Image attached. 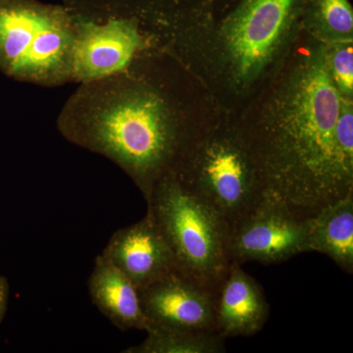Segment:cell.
I'll use <instances>...</instances> for the list:
<instances>
[{
  "mask_svg": "<svg viewBox=\"0 0 353 353\" xmlns=\"http://www.w3.org/2000/svg\"><path fill=\"white\" fill-rule=\"evenodd\" d=\"M234 117L263 201L308 219L353 192V99L332 80L326 44L303 32L277 75Z\"/></svg>",
  "mask_w": 353,
  "mask_h": 353,
  "instance_id": "cell-1",
  "label": "cell"
},
{
  "mask_svg": "<svg viewBox=\"0 0 353 353\" xmlns=\"http://www.w3.org/2000/svg\"><path fill=\"white\" fill-rule=\"evenodd\" d=\"M224 112L192 72L166 55L82 83L57 126L74 145L119 166L148 201Z\"/></svg>",
  "mask_w": 353,
  "mask_h": 353,
  "instance_id": "cell-2",
  "label": "cell"
},
{
  "mask_svg": "<svg viewBox=\"0 0 353 353\" xmlns=\"http://www.w3.org/2000/svg\"><path fill=\"white\" fill-rule=\"evenodd\" d=\"M307 0H185L167 9L169 54L236 115L270 83L303 32Z\"/></svg>",
  "mask_w": 353,
  "mask_h": 353,
  "instance_id": "cell-3",
  "label": "cell"
},
{
  "mask_svg": "<svg viewBox=\"0 0 353 353\" xmlns=\"http://www.w3.org/2000/svg\"><path fill=\"white\" fill-rule=\"evenodd\" d=\"M174 174L222 216L230 233L263 202L256 168L230 113L196 139Z\"/></svg>",
  "mask_w": 353,
  "mask_h": 353,
  "instance_id": "cell-4",
  "label": "cell"
},
{
  "mask_svg": "<svg viewBox=\"0 0 353 353\" xmlns=\"http://www.w3.org/2000/svg\"><path fill=\"white\" fill-rule=\"evenodd\" d=\"M146 203L180 269L217 290L232 262L226 221L174 173L155 183Z\"/></svg>",
  "mask_w": 353,
  "mask_h": 353,
  "instance_id": "cell-5",
  "label": "cell"
},
{
  "mask_svg": "<svg viewBox=\"0 0 353 353\" xmlns=\"http://www.w3.org/2000/svg\"><path fill=\"white\" fill-rule=\"evenodd\" d=\"M75 19L58 9L0 0V71L43 85L72 81Z\"/></svg>",
  "mask_w": 353,
  "mask_h": 353,
  "instance_id": "cell-6",
  "label": "cell"
},
{
  "mask_svg": "<svg viewBox=\"0 0 353 353\" xmlns=\"http://www.w3.org/2000/svg\"><path fill=\"white\" fill-rule=\"evenodd\" d=\"M72 81L82 83L126 71L143 60L168 55L150 15L105 23L75 19Z\"/></svg>",
  "mask_w": 353,
  "mask_h": 353,
  "instance_id": "cell-7",
  "label": "cell"
},
{
  "mask_svg": "<svg viewBox=\"0 0 353 353\" xmlns=\"http://www.w3.org/2000/svg\"><path fill=\"white\" fill-rule=\"evenodd\" d=\"M232 261L276 264L308 252V219L263 201L230 233Z\"/></svg>",
  "mask_w": 353,
  "mask_h": 353,
  "instance_id": "cell-8",
  "label": "cell"
},
{
  "mask_svg": "<svg viewBox=\"0 0 353 353\" xmlns=\"http://www.w3.org/2000/svg\"><path fill=\"white\" fill-rule=\"evenodd\" d=\"M216 292L217 290L180 268L139 290L141 308L150 328L217 332Z\"/></svg>",
  "mask_w": 353,
  "mask_h": 353,
  "instance_id": "cell-9",
  "label": "cell"
},
{
  "mask_svg": "<svg viewBox=\"0 0 353 353\" xmlns=\"http://www.w3.org/2000/svg\"><path fill=\"white\" fill-rule=\"evenodd\" d=\"M101 255L138 290L180 268L170 246L148 213L139 222L116 231Z\"/></svg>",
  "mask_w": 353,
  "mask_h": 353,
  "instance_id": "cell-10",
  "label": "cell"
},
{
  "mask_svg": "<svg viewBox=\"0 0 353 353\" xmlns=\"http://www.w3.org/2000/svg\"><path fill=\"white\" fill-rule=\"evenodd\" d=\"M270 314L261 285L232 261L220 283L215 301V329L224 339L259 333Z\"/></svg>",
  "mask_w": 353,
  "mask_h": 353,
  "instance_id": "cell-11",
  "label": "cell"
},
{
  "mask_svg": "<svg viewBox=\"0 0 353 353\" xmlns=\"http://www.w3.org/2000/svg\"><path fill=\"white\" fill-rule=\"evenodd\" d=\"M92 303L102 314L122 331H148L150 322L141 308L139 290L112 263L97 255L88 279Z\"/></svg>",
  "mask_w": 353,
  "mask_h": 353,
  "instance_id": "cell-12",
  "label": "cell"
},
{
  "mask_svg": "<svg viewBox=\"0 0 353 353\" xmlns=\"http://www.w3.org/2000/svg\"><path fill=\"white\" fill-rule=\"evenodd\" d=\"M308 250L330 257L353 273V192L308 218Z\"/></svg>",
  "mask_w": 353,
  "mask_h": 353,
  "instance_id": "cell-13",
  "label": "cell"
},
{
  "mask_svg": "<svg viewBox=\"0 0 353 353\" xmlns=\"http://www.w3.org/2000/svg\"><path fill=\"white\" fill-rule=\"evenodd\" d=\"M145 340L123 353H222L225 341L215 331L150 327Z\"/></svg>",
  "mask_w": 353,
  "mask_h": 353,
  "instance_id": "cell-14",
  "label": "cell"
},
{
  "mask_svg": "<svg viewBox=\"0 0 353 353\" xmlns=\"http://www.w3.org/2000/svg\"><path fill=\"white\" fill-rule=\"evenodd\" d=\"M303 32L324 44L353 41V9L348 0H307Z\"/></svg>",
  "mask_w": 353,
  "mask_h": 353,
  "instance_id": "cell-15",
  "label": "cell"
},
{
  "mask_svg": "<svg viewBox=\"0 0 353 353\" xmlns=\"http://www.w3.org/2000/svg\"><path fill=\"white\" fill-rule=\"evenodd\" d=\"M327 64L341 97L353 99V41L326 44Z\"/></svg>",
  "mask_w": 353,
  "mask_h": 353,
  "instance_id": "cell-16",
  "label": "cell"
},
{
  "mask_svg": "<svg viewBox=\"0 0 353 353\" xmlns=\"http://www.w3.org/2000/svg\"><path fill=\"white\" fill-rule=\"evenodd\" d=\"M10 287L8 280L3 276H0V323L6 315L7 306H8Z\"/></svg>",
  "mask_w": 353,
  "mask_h": 353,
  "instance_id": "cell-17",
  "label": "cell"
}]
</instances>
